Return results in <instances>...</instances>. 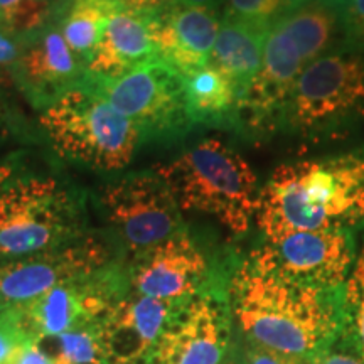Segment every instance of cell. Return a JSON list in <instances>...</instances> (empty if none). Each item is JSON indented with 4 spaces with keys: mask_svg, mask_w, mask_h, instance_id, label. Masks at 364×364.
Wrapping results in <instances>:
<instances>
[{
    "mask_svg": "<svg viewBox=\"0 0 364 364\" xmlns=\"http://www.w3.org/2000/svg\"><path fill=\"white\" fill-rule=\"evenodd\" d=\"M343 287L299 284L250 253L233 265L228 300L241 339L311 361L343 336Z\"/></svg>",
    "mask_w": 364,
    "mask_h": 364,
    "instance_id": "cell-1",
    "label": "cell"
},
{
    "mask_svg": "<svg viewBox=\"0 0 364 364\" xmlns=\"http://www.w3.org/2000/svg\"><path fill=\"white\" fill-rule=\"evenodd\" d=\"M263 240L364 225V149L277 167L260 191Z\"/></svg>",
    "mask_w": 364,
    "mask_h": 364,
    "instance_id": "cell-2",
    "label": "cell"
},
{
    "mask_svg": "<svg viewBox=\"0 0 364 364\" xmlns=\"http://www.w3.org/2000/svg\"><path fill=\"white\" fill-rule=\"evenodd\" d=\"M156 174L169 186L181 211L216 218L236 236L247 233L257 220L258 177L247 159L220 139L201 140L157 166Z\"/></svg>",
    "mask_w": 364,
    "mask_h": 364,
    "instance_id": "cell-3",
    "label": "cell"
},
{
    "mask_svg": "<svg viewBox=\"0 0 364 364\" xmlns=\"http://www.w3.org/2000/svg\"><path fill=\"white\" fill-rule=\"evenodd\" d=\"M58 154L97 171H120L134 161L142 134L83 80L41 112Z\"/></svg>",
    "mask_w": 364,
    "mask_h": 364,
    "instance_id": "cell-4",
    "label": "cell"
},
{
    "mask_svg": "<svg viewBox=\"0 0 364 364\" xmlns=\"http://www.w3.org/2000/svg\"><path fill=\"white\" fill-rule=\"evenodd\" d=\"M81 238V198L61 182L29 177L0 189V260L53 252Z\"/></svg>",
    "mask_w": 364,
    "mask_h": 364,
    "instance_id": "cell-5",
    "label": "cell"
},
{
    "mask_svg": "<svg viewBox=\"0 0 364 364\" xmlns=\"http://www.w3.org/2000/svg\"><path fill=\"white\" fill-rule=\"evenodd\" d=\"M364 117V58L331 51L300 73L284 120L302 135L338 132Z\"/></svg>",
    "mask_w": 364,
    "mask_h": 364,
    "instance_id": "cell-6",
    "label": "cell"
},
{
    "mask_svg": "<svg viewBox=\"0 0 364 364\" xmlns=\"http://www.w3.org/2000/svg\"><path fill=\"white\" fill-rule=\"evenodd\" d=\"M85 81L129 118L142 140H172L193 127L186 107L184 76L161 58L120 78H97L86 73Z\"/></svg>",
    "mask_w": 364,
    "mask_h": 364,
    "instance_id": "cell-7",
    "label": "cell"
},
{
    "mask_svg": "<svg viewBox=\"0 0 364 364\" xmlns=\"http://www.w3.org/2000/svg\"><path fill=\"white\" fill-rule=\"evenodd\" d=\"M105 216L132 260L182 230L181 208L156 172L122 177L102 189Z\"/></svg>",
    "mask_w": 364,
    "mask_h": 364,
    "instance_id": "cell-8",
    "label": "cell"
},
{
    "mask_svg": "<svg viewBox=\"0 0 364 364\" xmlns=\"http://www.w3.org/2000/svg\"><path fill=\"white\" fill-rule=\"evenodd\" d=\"M233 265L215 268L198 240L186 228L132 260L130 290L164 300H193L228 290Z\"/></svg>",
    "mask_w": 364,
    "mask_h": 364,
    "instance_id": "cell-9",
    "label": "cell"
},
{
    "mask_svg": "<svg viewBox=\"0 0 364 364\" xmlns=\"http://www.w3.org/2000/svg\"><path fill=\"white\" fill-rule=\"evenodd\" d=\"M252 255L285 279L318 289H339L356 262L351 231H297L263 240Z\"/></svg>",
    "mask_w": 364,
    "mask_h": 364,
    "instance_id": "cell-10",
    "label": "cell"
},
{
    "mask_svg": "<svg viewBox=\"0 0 364 364\" xmlns=\"http://www.w3.org/2000/svg\"><path fill=\"white\" fill-rule=\"evenodd\" d=\"M228 290L189 300L162 332L149 364H220L233 341Z\"/></svg>",
    "mask_w": 364,
    "mask_h": 364,
    "instance_id": "cell-11",
    "label": "cell"
},
{
    "mask_svg": "<svg viewBox=\"0 0 364 364\" xmlns=\"http://www.w3.org/2000/svg\"><path fill=\"white\" fill-rule=\"evenodd\" d=\"M107 245L93 236L39 255L0 262V311L22 306L54 287L93 275L110 265Z\"/></svg>",
    "mask_w": 364,
    "mask_h": 364,
    "instance_id": "cell-12",
    "label": "cell"
},
{
    "mask_svg": "<svg viewBox=\"0 0 364 364\" xmlns=\"http://www.w3.org/2000/svg\"><path fill=\"white\" fill-rule=\"evenodd\" d=\"M189 300H164L130 290L98 322L107 364H149L159 338Z\"/></svg>",
    "mask_w": 364,
    "mask_h": 364,
    "instance_id": "cell-13",
    "label": "cell"
},
{
    "mask_svg": "<svg viewBox=\"0 0 364 364\" xmlns=\"http://www.w3.org/2000/svg\"><path fill=\"white\" fill-rule=\"evenodd\" d=\"M86 71L56 22L51 21L21 39L14 83L27 102L44 112L63 95L76 88L85 80Z\"/></svg>",
    "mask_w": 364,
    "mask_h": 364,
    "instance_id": "cell-14",
    "label": "cell"
},
{
    "mask_svg": "<svg viewBox=\"0 0 364 364\" xmlns=\"http://www.w3.org/2000/svg\"><path fill=\"white\" fill-rule=\"evenodd\" d=\"M307 66L292 36L277 19L268 31L262 68L243 100L240 122L257 132L272 129L284 118L294 86Z\"/></svg>",
    "mask_w": 364,
    "mask_h": 364,
    "instance_id": "cell-15",
    "label": "cell"
},
{
    "mask_svg": "<svg viewBox=\"0 0 364 364\" xmlns=\"http://www.w3.org/2000/svg\"><path fill=\"white\" fill-rule=\"evenodd\" d=\"M221 19L213 9L179 2L154 11V38L159 58L182 76L208 66Z\"/></svg>",
    "mask_w": 364,
    "mask_h": 364,
    "instance_id": "cell-16",
    "label": "cell"
},
{
    "mask_svg": "<svg viewBox=\"0 0 364 364\" xmlns=\"http://www.w3.org/2000/svg\"><path fill=\"white\" fill-rule=\"evenodd\" d=\"M159 58L154 38V11H134L124 7L108 22L88 75L115 80L144 63Z\"/></svg>",
    "mask_w": 364,
    "mask_h": 364,
    "instance_id": "cell-17",
    "label": "cell"
},
{
    "mask_svg": "<svg viewBox=\"0 0 364 364\" xmlns=\"http://www.w3.org/2000/svg\"><path fill=\"white\" fill-rule=\"evenodd\" d=\"M270 26L231 17L221 19L220 33L208 65L215 66L233 81L243 100L262 68L263 49Z\"/></svg>",
    "mask_w": 364,
    "mask_h": 364,
    "instance_id": "cell-18",
    "label": "cell"
},
{
    "mask_svg": "<svg viewBox=\"0 0 364 364\" xmlns=\"http://www.w3.org/2000/svg\"><path fill=\"white\" fill-rule=\"evenodd\" d=\"M186 107L193 125L236 127L243 97L228 76L208 65L184 76Z\"/></svg>",
    "mask_w": 364,
    "mask_h": 364,
    "instance_id": "cell-19",
    "label": "cell"
},
{
    "mask_svg": "<svg viewBox=\"0 0 364 364\" xmlns=\"http://www.w3.org/2000/svg\"><path fill=\"white\" fill-rule=\"evenodd\" d=\"M125 6L120 0H63L54 11L63 38L88 70L113 14Z\"/></svg>",
    "mask_w": 364,
    "mask_h": 364,
    "instance_id": "cell-20",
    "label": "cell"
},
{
    "mask_svg": "<svg viewBox=\"0 0 364 364\" xmlns=\"http://www.w3.org/2000/svg\"><path fill=\"white\" fill-rule=\"evenodd\" d=\"M36 343L53 364H107L98 338V324L39 339Z\"/></svg>",
    "mask_w": 364,
    "mask_h": 364,
    "instance_id": "cell-21",
    "label": "cell"
},
{
    "mask_svg": "<svg viewBox=\"0 0 364 364\" xmlns=\"http://www.w3.org/2000/svg\"><path fill=\"white\" fill-rule=\"evenodd\" d=\"M344 336L364 361V245L343 287Z\"/></svg>",
    "mask_w": 364,
    "mask_h": 364,
    "instance_id": "cell-22",
    "label": "cell"
},
{
    "mask_svg": "<svg viewBox=\"0 0 364 364\" xmlns=\"http://www.w3.org/2000/svg\"><path fill=\"white\" fill-rule=\"evenodd\" d=\"M54 11L44 0H0V21L21 39L51 22Z\"/></svg>",
    "mask_w": 364,
    "mask_h": 364,
    "instance_id": "cell-23",
    "label": "cell"
},
{
    "mask_svg": "<svg viewBox=\"0 0 364 364\" xmlns=\"http://www.w3.org/2000/svg\"><path fill=\"white\" fill-rule=\"evenodd\" d=\"M284 12V0H225L223 17L273 24Z\"/></svg>",
    "mask_w": 364,
    "mask_h": 364,
    "instance_id": "cell-24",
    "label": "cell"
},
{
    "mask_svg": "<svg viewBox=\"0 0 364 364\" xmlns=\"http://www.w3.org/2000/svg\"><path fill=\"white\" fill-rule=\"evenodd\" d=\"M36 341L22 326L19 316L12 307L0 311V364L16 358L26 346Z\"/></svg>",
    "mask_w": 364,
    "mask_h": 364,
    "instance_id": "cell-25",
    "label": "cell"
},
{
    "mask_svg": "<svg viewBox=\"0 0 364 364\" xmlns=\"http://www.w3.org/2000/svg\"><path fill=\"white\" fill-rule=\"evenodd\" d=\"M238 358L240 364H309V359L277 353L245 339H241V344L238 346Z\"/></svg>",
    "mask_w": 364,
    "mask_h": 364,
    "instance_id": "cell-26",
    "label": "cell"
},
{
    "mask_svg": "<svg viewBox=\"0 0 364 364\" xmlns=\"http://www.w3.org/2000/svg\"><path fill=\"white\" fill-rule=\"evenodd\" d=\"M21 54V38L0 21V86L14 81V70Z\"/></svg>",
    "mask_w": 364,
    "mask_h": 364,
    "instance_id": "cell-27",
    "label": "cell"
},
{
    "mask_svg": "<svg viewBox=\"0 0 364 364\" xmlns=\"http://www.w3.org/2000/svg\"><path fill=\"white\" fill-rule=\"evenodd\" d=\"M344 33L354 46H364V0L341 2Z\"/></svg>",
    "mask_w": 364,
    "mask_h": 364,
    "instance_id": "cell-28",
    "label": "cell"
},
{
    "mask_svg": "<svg viewBox=\"0 0 364 364\" xmlns=\"http://www.w3.org/2000/svg\"><path fill=\"white\" fill-rule=\"evenodd\" d=\"M309 364H364L353 344L346 339L344 332L336 344H332L327 351L318 354L309 361Z\"/></svg>",
    "mask_w": 364,
    "mask_h": 364,
    "instance_id": "cell-29",
    "label": "cell"
},
{
    "mask_svg": "<svg viewBox=\"0 0 364 364\" xmlns=\"http://www.w3.org/2000/svg\"><path fill=\"white\" fill-rule=\"evenodd\" d=\"M6 364H53V361L48 358V354L39 348L38 343H33L26 346L16 358H12L11 361Z\"/></svg>",
    "mask_w": 364,
    "mask_h": 364,
    "instance_id": "cell-30",
    "label": "cell"
},
{
    "mask_svg": "<svg viewBox=\"0 0 364 364\" xmlns=\"http://www.w3.org/2000/svg\"><path fill=\"white\" fill-rule=\"evenodd\" d=\"M125 7L134 9V11H161V9L171 6L176 0H120Z\"/></svg>",
    "mask_w": 364,
    "mask_h": 364,
    "instance_id": "cell-31",
    "label": "cell"
},
{
    "mask_svg": "<svg viewBox=\"0 0 364 364\" xmlns=\"http://www.w3.org/2000/svg\"><path fill=\"white\" fill-rule=\"evenodd\" d=\"M176 2L184 4V6H193V7H206V9H213V11H218L225 0H176Z\"/></svg>",
    "mask_w": 364,
    "mask_h": 364,
    "instance_id": "cell-32",
    "label": "cell"
},
{
    "mask_svg": "<svg viewBox=\"0 0 364 364\" xmlns=\"http://www.w3.org/2000/svg\"><path fill=\"white\" fill-rule=\"evenodd\" d=\"M220 364H240V358H238V343L233 344L231 351L226 354V358L223 359Z\"/></svg>",
    "mask_w": 364,
    "mask_h": 364,
    "instance_id": "cell-33",
    "label": "cell"
},
{
    "mask_svg": "<svg viewBox=\"0 0 364 364\" xmlns=\"http://www.w3.org/2000/svg\"><path fill=\"white\" fill-rule=\"evenodd\" d=\"M44 2H46V4H49V6H51V7H54V9H56V7L59 6V4H61V2H63V0H44Z\"/></svg>",
    "mask_w": 364,
    "mask_h": 364,
    "instance_id": "cell-34",
    "label": "cell"
}]
</instances>
